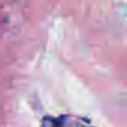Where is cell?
<instances>
[{
	"label": "cell",
	"mask_w": 127,
	"mask_h": 127,
	"mask_svg": "<svg viewBox=\"0 0 127 127\" xmlns=\"http://www.w3.org/2000/svg\"><path fill=\"white\" fill-rule=\"evenodd\" d=\"M42 127H94V126L88 120L75 115H58V117H45Z\"/></svg>",
	"instance_id": "1"
}]
</instances>
